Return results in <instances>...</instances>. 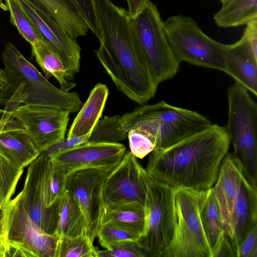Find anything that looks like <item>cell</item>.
<instances>
[{
	"label": "cell",
	"instance_id": "6da1fadb",
	"mask_svg": "<svg viewBox=\"0 0 257 257\" xmlns=\"http://www.w3.org/2000/svg\"><path fill=\"white\" fill-rule=\"evenodd\" d=\"M99 47L97 57L116 88L140 104L154 96L158 83L140 48L131 16L110 0H90Z\"/></svg>",
	"mask_w": 257,
	"mask_h": 257
},
{
	"label": "cell",
	"instance_id": "7a4b0ae2",
	"mask_svg": "<svg viewBox=\"0 0 257 257\" xmlns=\"http://www.w3.org/2000/svg\"><path fill=\"white\" fill-rule=\"evenodd\" d=\"M230 143L225 127L212 124L169 147L155 148L146 171L173 188L207 190L216 181Z\"/></svg>",
	"mask_w": 257,
	"mask_h": 257
},
{
	"label": "cell",
	"instance_id": "3957f363",
	"mask_svg": "<svg viewBox=\"0 0 257 257\" xmlns=\"http://www.w3.org/2000/svg\"><path fill=\"white\" fill-rule=\"evenodd\" d=\"M6 83L0 91V106L12 113L21 104L40 105L74 113L82 106L78 94L51 84L16 46L7 43L1 54Z\"/></svg>",
	"mask_w": 257,
	"mask_h": 257
},
{
	"label": "cell",
	"instance_id": "277c9868",
	"mask_svg": "<svg viewBox=\"0 0 257 257\" xmlns=\"http://www.w3.org/2000/svg\"><path fill=\"white\" fill-rule=\"evenodd\" d=\"M119 121L127 133L135 130L148 136L155 148L169 147L212 124L208 117L197 112L163 101L125 113L119 117Z\"/></svg>",
	"mask_w": 257,
	"mask_h": 257
},
{
	"label": "cell",
	"instance_id": "5b68a950",
	"mask_svg": "<svg viewBox=\"0 0 257 257\" xmlns=\"http://www.w3.org/2000/svg\"><path fill=\"white\" fill-rule=\"evenodd\" d=\"M58 238L33 221L20 193L0 209V257H55Z\"/></svg>",
	"mask_w": 257,
	"mask_h": 257
},
{
	"label": "cell",
	"instance_id": "8992f818",
	"mask_svg": "<svg viewBox=\"0 0 257 257\" xmlns=\"http://www.w3.org/2000/svg\"><path fill=\"white\" fill-rule=\"evenodd\" d=\"M227 133L233 154L240 161L244 175L253 185L257 180V104L248 90L235 81L227 91Z\"/></svg>",
	"mask_w": 257,
	"mask_h": 257
},
{
	"label": "cell",
	"instance_id": "52a82bcc",
	"mask_svg": "<svg viewBox=\"0 0 257 257\" xmlns=\"http://www.w3.org/2000/svg\"><path fill=\"white\" fill-rule=\"evenodd\" d=\"M165 33L178 62L225 72L228 45L206 35L191 17L177 15L164 21Z\"/></svg>",
	"mask_w": 257,
	"mask_h": 257
},
{
	"label": "cell",
	"instance_id": "ba28073f",
	"mask_svg": "<svg viewBox=\"0 0 257 257\" xmlns=\"http://www.w3.org/2000/svg\"><path fill=\"white\" fill-rule=\"evenodd\" d=\"M174 189L175 229L158 257H211L199 216L202 190L181 187Z\"/></svg>",
	"mask_w": 257,
	"mask_h": 257
},
{
	"label": "cell",
	"instance_id": "9c48e42d",
	"mask_svg": "<svg viewBox=\"0 0 257 257\" xmlns=\"http://www.w3.org/2000/svg\"><path fill=\"white\" fill-rule=\"evenodd\" d=\"M131 19L141 50L157 83L173 77L180 63L169 44L157 6L149 0Z\"/></svg>",
	"mask_w": 257,
	"mask_h": 257
},
{
	"label": "cell",
	"instance_id": "30bf717a",
	"mask_svg": "<svg viewBox=\"0 0 257 257\" xmlns=\"http://www.w3.org/2000/svg\"><path fill=\"white\" fill-rule=\"evenodd\" d=\"M146 185L145 228L140 241L149 250V257H158L167 246L175 227L174 188L143 171Z\"/></svg>",
	"mask_w": 257,
	"mask_h": 257
},
{
	"label": "cell",
	"instance_id": "8fae6325",
	"mask_svg": "<svg viewBox=\"0 0 257 257\" xmlns=\"http://www.w3.org/2000/svg\"><path fill=\"white\" fill-rule=\"evenodd\" d=\"M50 166L49 158L40 153L29 164L24 186L20 193L23 206L33 221L45 232L57 235L60 201L51 207L46 203Z\"/></svg>",
	"mask_w": 257,
	"mask_h": 257
},
{
	"label": "cell",
	"instance_id": "7c38bea8",
	"mask_svg": "<svg viewBox=\"0 0 257 257\" xmlns=\"http://www.w3.org/2000/svg\"><path fill=\"white\" fill-rule=\"evenodd\" d=\"M144 168L130 151H127L119 164L106 176L102 188L105 206L113 208L139 203L144 206L146 185Z\"/></svg>",
	"mask_w": 257,
	"mask_h": 257
},
{
	"label": "cell",
	"instance_id": "4fadbf2b",
	"mask_svg": "<svg viewBox=\"0 0 257 257\" xmlns=\"http://www.w3.org/2000/svg\"><path fill=\"white\" fill-rule=\"evenodd\" d=\"M70 113L47 106L24 104L18 107L12 115L22 123L41 153L65 138Z\"/></svg>",
	"mask_w": 257,
	"mask_h": 257
},
{
	"label": "cell",
	"instance_id": "5bb4252c",
	"mask_svg": "<svg viewBox=\"0 0 257 257\" xmlns=\"http://www.w3.org/2000/svg\"><path fill=\"white\" fill-rule=\"evenodd\" d=\"M112 170L85 167L68 174L65 190L75 199L85 216L90 236L94 239L100 226L103 205L102 188L104 180Z\"/></svg>",
	"mask_w": 257,
	"mask_h": 257
},
{
	"label": "cell",
	"instance_id": "9a60e30c",
	"mask_svg": "<svg viewBox=\"0 0 257 257\" xmlns=\"http://www.w3.org/2000/svg\"><path fill=\"white\" fill-rule=\"evenodd\" d=\"M125 152V146L119 143H84L48 157L67 175L85 167L112 170L121 162Z\"/></svg>",
	"mask_w": 257,
	"mask_h": 257
},
{
	"label": "cell",
	"instance_id": "2e32d148",
	"mask_svg": "<svg viewBox=\"0 0 257 257\" xmlns=\"http://www.w3.org/2000/svg\"><path fill=\"white\" fill-rule=\"evenodd\" d=\"M244 175L240 161L233 154L228 152L211 188L219 208L224 235L230 242L232 238V215Z\"/></svg>",
	"mask_w": 257,
	"mask_h": 257
},
{
	"label": "cell",
	"instance_id": "e0dca14e",
	"mask_svg": "<svg viewBox=\"0 0 257 257\" xmlns=\"http://www.w3.org/2000/svg\"><path fill=\"white\" fill-rule=\"evenodd\" d=\"M63 62L72 80L80 69L81 48L76 40L49 17H43L27 0H18Z\"/></svg>",
	"mask_w": 257,
	"mask_h": 257
},
{
	"label": "cell",
	"instance_id": "ac0fdd59",
	"mask_svg": "<svg viewBox=\"0 0 257 257\" xmlns=\"http://www.w3.org/2000/svg\"><path fill=\"white\" fill-rule=\"evenodd\" d=\"M225 72L255 96L257 95V54L242 36L228 45L225 58Z\"/></svg>",
	"mask_w": 257,
	"mask_h": 257
},
{
	"label": "cell",
	"instance_id": "d6986e66",
	"mask_svg": "<svg viewBox=\"0 0 257 257\" xmlns=\"http://www.w3.org/2000/svg\"><path fill=\"white\" fill-rule=\"evenodd\" d=\"M0 154L17 167L24 169L40 153L33 144L22 123L13 116L0 132Z\"/></svg>",
	"mask_w": 257,
	"mask_h": 257
},
{
	"label": "cell",
	"instance_id": "ffe728a7",
	"mask_svg": "<svg viewBox=\"0 0 257 257\" xmlns=\"http://www.w3.org/2000/svg\"><path fill=\"white\" fill-rule=\"evenodd\" d=\"M231 244L237 256L239 245L253 226L257 224L256 186L243 175L231 218Z\"/></svg>",
	"mask_w": 257,
	"mask_h": 257
},
{
	"label": "cell",
	"instance_id": "44dd1931",
	"mask_svg": "<svg viewBox=\"0 0 257 257\" xmlns=\"http://www.w3.org/2000/svg\"><path fill=\"white\" fill-rule=\"evenodd\" d=\"M43 17H48L73 39L86 36L89 29L68 0H27Z\"/></svg>",
	"mask_w": 257,
	"mask_h": 257
},
{
	"label": "cell",
	"instance_id": "7402d4cb",
	"mask_svg": "<svg viewBox=\"0 0 257 257\" xmlns=\"http://www.w3.org/2000/svg\"><path fill=\"white\" fill-rule=\"evenodd\" d=\"M108 95L107 87L98 83L91 90L86 101L73 121L67 138L91 133L101 116Z\"/></svg>",
	"mask_w": 257,
	"mask_h": 257
},
{
	"label": "cell",
	"instance_id": "603a6c76",
	"mask_svg": "<svg viewBox=\"0 0 257 257\" xmlns=\"http://www.w3.org/2000/svg\"><path fill=\"white\" fill-rule=\"evenodd\" d=\"M199 210L203 231L213 257L225 235L218 204L211 188L202 191Z\"/></svg>",
	"mask_w": 257,
	"mask_h": 257
},
{
	"label": "cell",
	"instance_id": "cb8c5ba5",
	"mask_svg": "<svg viewBox=\"0 0 257 257\" xmlns=\"http://www.w3.org/2000/svg\"><path fill=\"white\" fill-rule=\"evenodd\" d=\"M31 48L32 55L47 79L54 77L59 82L60 89L65 92L75 86L57 53L46 39L31 45Z\"/></svg>",
	"mask_w": 257,
	"mask_h": 257
},
{
	"label": "cell",
	"instance_id": "d4e9b609",
	"mask_svg": "<svg viewBox=\"0 0 257 257\" xmlns=\"http://www.w3.org/2000/svg\"><path fill=\"white\" fill-rule=\"evenodd\" d=\"M145 219L144 206L141 204L132 203L109 208L103 203L100 225L111 223L137 233L142 237L145 228Z\"/></svg>",
	"mask_w": 257,
	"mask_h": 257
},
{
	"label": "cell",
	"instance_id": "484cf974",
	"mask_svg": "<svg viewBox=\"0 0 257 257\" xmlns=\"http://www.w3.org/2000/svg\"><path fill=\"white\" fill-rule=\"evenodd\" d=\"M85 232L89 231L84 213L75 199L65 190L60 200L56 234L75 236Z\"/></svg>",
	"mask_w": 257,
	"mask_h": 257
},
{
	"label": "cell",
	"instance_id": "4316f807",
	"mask_svg": "<svg viewBox=\"0 0 257 257\" xmlns=\"http://www.w3.org/2000/svg\"><path fill=\"white\" fill-rule=\"evenodd\" d=\"M213 19L219 27L246 25L257 20V0H229L222 5Z\"/></svg>",
	"mask_w": 257,
	"mask_h": 257
},
{
	"label": "cell",
	"instance_id": "83f0119b",
	"mask_svg": "<svg viewBox=\"0 0 257 257\" xmlns=\"http://www.w3.org/2000/svg\"><path fill=\"white\" fill-rule=\"evenodd\" d=\"M94 239L88 232L75 236H58L55 257H97Z\"/></svg>",
	"mask_w": 257,
	"mask_h": 257
},
{
	"label": "cell",
	"instance_id": "f1b7e54d",
	"mask_svg": "<svg viewBox=\"0 0 257 257\" xmlns=\"http://www.w3.org/2000/svg\"><path fill=\"white\" fill-rule=\"evenodd\" d=\"M5 2L10 12L11 23L31 45L45 39L18 0Z\"/></svg>",
	"mask_w": 257,
	"mask_h": 257
},
{
	"label": "cell",
	"instance_id": "f546056e",
	"mask_svg": "<svg viewBox=\"0 0 257 257\" xmlns=\"http://www.w3.org/2000/svg\"><path fill=\"white\" fill-rule=\"evenodd\" d=\"M119 117L105 116L99 120L85 143H117L126 139L128 133L121 128Z\"/></svg>",
	"mask_w": 257,
	"mask_h": 257
},
{
	"label": "cell",
	"instance_id": "4dcf8cb0",
	"mask_svg": "<svg viewBox=\"0 0 257 257\" xmlns=\"http://www.w3.org/2000/svg\"><path fill=\"white\" fill-rule=\"evenodd\" d=\"M23 170L0 154V209L10 201L15 193Z\"/></svg>",
	"mask_w": 257,
	"mask_h": 257
},
{
	"label": "cell",
	"instance_id": "1f68e13d",
	"mask_svg": "<svg viewBox=\"0 0 257 257\" xmlns=\"http://www.w3.org/2000/svg\"><path fill=\"white\" fill-rule=\"evenodd\" d=\"M66 176L67 174L65 170L50 160L46 190L48 207L59 203L65 191Z\"/></svg>",
	"mask_w": 257,
	"mask_h": 257
},
{
	"label": "cell",
	"instance_id": "d6a6232c",
	"mask_svg": "<svg viewBox=\"0 0 257 257\" xmlns=\"http://www.w3.org/2000/svg\"><path fill=\"white\" fill-rule=\"evenodd\" d=\"M97 257H149V250L140 241L115 242L104 250L97 249Z\"/></svg>",
	"mask_w": 257,
	"mask_h": 257
},
{
	"label": "cell",
	"instance_id": "836d02e7",
	"mask_svg": "<svg viewBox=\"0 0 257 257\" xmlns=\"http://www.w3.org/2000/svg\"><path fill=\"white\" fill-rule=\"evenodd\" d=\"M96 237L100 245L105 249L115 242L127 240L140 241L142 237L137 233L111 223L101 224Z\"/></svg>",
	"mask_w": 257,
	"mask_h": 257
},
{
	"label": "cell",
	"instance_id": "e575fe53",
	"mask_svg": "<svg viewBox=\"0 0 257 257\" xmlns=\"http://www.w3.org/2000/svg\"><path fill=\"white\" fill-rule=\"evenodd\" d=\"M129 146L132 154L136 157L143 159L155 148L154 142L144 133L135 130L128 132Z\"/></svg>",
	"mask_w": 257,
	"mask_h": 257
},
{
	"label": "cell",
	"instance_id": "d590c367",
	"mask_svg": "<svg viewBox=\"0 0 257 257\" xmlns=\"http://www.w3.org/2000/svg\"><path fill=\"white\" fill-rule=\"evenodd\" d=\"M257 224L241 242L237 257H257Z\"/></svg>",
	"mask_w": 257,
	"mask_h": 257
},
{
	"label": "cell",
	"instance_id": "8d00e7d4",
	"mask_svg": "<svg viewBox=\"0 0 257 257\" xmlns=\"http://www.w3.org/2000/svg\"><path fill=\"white\" fill-rule=\"evenodd\" d=\"M76 8L80 16L93 33L96 31L93 12L90 0H68Z\"/></svg>",
	"mask_w": 257,
	"mask_h": 257
},
{
	"label": "cell",
	"instance_id": "74e56055",
	"mask_svg": "<svg viewBox=\"0 0 257 257\" xmlns=\"http://www.w3.org/2000/svg\"><path fill=\"white\" fill-rule=\"evenodd\" d=\"M90 134V133L80 137H76L71 138H64L40 153H42L49 157L51 155L56 154L63 150L85 143L87 142Z\"/></svg>",
	"mask_w": 257,
	"mask_h": 257
},
{
	"label": "cell",
	"instance_id": "f35d334b",
	"mask_svg": "<svg viewBox=\"0 0 257 257\" xmlns=\"http://www.w3.org/2000/svg\"><path fill=\"white\" fill-rule=\"evenodd\" d=\"M242 36L250 44L253 51L257 54V20L246 25Z\"/></svg>",
	"mask_w": 257,
	"mask_h": 257
},
{
	"label": "cell",
	"instance_id": "ab89813d",
	"mask_svg": "<svg viewBox=\"0 0 257 257\" xmlns=\"http://www.w3.org/2000/svg\"><path fill=\"white\" fill-rule=\"evenodd\" d=\"M218 256H236L231 242L225 235L213 255V257Z\"/></svg>",
	"mask_w": 257,
	"mask_h": 257
},
{
	"label": "cell",
	"instance_id": "60d3db41",
	"mask_svg": "<svg viewBox=\"0 0 257 257\" xmlns=\"http://www.w3.org/2000/svg\"><path fill=\"white\" fill-rule=\"evenodd\" d=\"M149 0H126L128 13L131 17L137 15L146 6Z\"/></svg>",
	"mask_w": 257,
	"mask_h": 257
},
{
	"label": "cell",
	"instance_id": "b9f144b4",
	"mask_svg": "<svg viewBox=\"0 0 257 257\" xmlns=\"http://www.w3.org/2000/svg\"><path fill=\"white\" fill-rule=\"evenodd\" d=\"M12 117L11 113L0 109V132L7 122Z\"/></svg>",
	"mask_w": 257,
	"mask_h": 257
},
{
	"label": "cell",
	"instance_id": "7bdbcfd3",
	"mask_svg": "<svg viewBox=\"0 0 257 257\" xmlns=\"http://www.w3.org/2000/svg\"><path fill=\"white\" fill-rule=\"evenodd\" d=\"M6 83L4 77V70L0 68V89L2 88Z\"/></svg>",
	"mask_w": 257,
	"mask_h": 257
},
{
	"label": "cell",
	"instance_id": "ee69618b",
	"mask_svg": "<svg viewBox=\"0 0 257 257\" xmlns=\"http://www.w3.org/2000/svg\"><path fill=\"white\" fill-rule=\"evenodd\" d=\"M0 8L4 11L8 10L6 5L3 3V0H0Z\"/></svg>",
	"mask_w": 257,
	"mask_h": 257
},
{
	"label": "cell",
	"instance_id": "f6af8a7d",
	"mask_svg": "<svg viewBox=\"0 0 257 257\" xmlns=\"http://www.w3.org/2000/svg\"><path fill=\"white\" fill-rule=\"evenodd\" d=\"M222 4V5L224 4L229 0H219Z\"/></svg>",
	"mask_w": 257,
	"mask_h": 257
}]
</instances>
